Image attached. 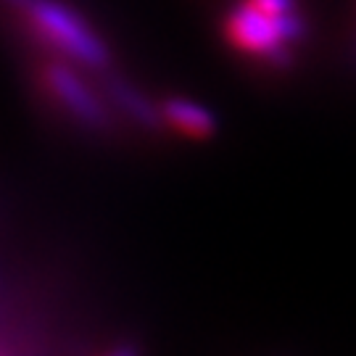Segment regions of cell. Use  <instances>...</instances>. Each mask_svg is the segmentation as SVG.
I'll return each mask as SVG.
<instances>
[{
  "label": "cell",
  "instance_id": "obj_1",
  "mask_svg": "<svg viewBox=\"0 0 356 356\" xmlns=\"http://www.w3.org/2000/svg\"><path fill=\"white\" fill-rule=\"evenodd\" d=\"M42 45L69 58L85 72L103 74L111 69V51L88 19L61 0H29L19 13Z\"/></svg>",
  "mask_w": 356,
  "mask_h": 356
},
{
  "label": "cell",
  "instance_id": "obj_2",
  "mask_svg": "<svg viewBox=\"0 0 356 356\" xmlns=\"http://www.w3.org/2000/svg\"><path fill=\"white\" fill-rule=\"evenodd\" d=\"M40 82L45 92L53 98V103L64 111L66 116L74 119L88 132H111L114 119H111V108H108V98L101 95L95 88H90L82 79L79 69L66 64L61 58H48L40 66Z\"/></svg>",
  "mask_w": 356,
  "mask_h": 356
},
{
  "label": "cell",
  "instance_id": "obj_3",
  "mask_svg": "<svg viewBox=\"0 0 356 356\" xmlns=\"http://www.w3.org/2000/svg\"><path fill=\"white\" fill-rule=\"evenodd\" d=\"M225 35L238 51L245 56H254L261 64H267L272 53H277L288 45L277 32L275 16L256 8L251 0L229 8L225 16Z\"/></svg>",
  "mask_w": 356,
  "mask_h": 356
},
{
  "label": "cell",
  "instance_id": "obj_4",
  "mask_svg": "<svg viewBox=\"0 0 356 356\" xmlns=\"http://www.w3.org/2000/svg\"><path fill=\"white\" fill-rule=\"evenodd\" d=\"M101 90L116 111H122L127 119H132L138 127L148 129V132H159V129L164 127L161 106H156L145 92H140V90L135 88L132 82H127L122 74H116L111 69L103 72Z\"/></svg>",
  "mask_w": 356,
  "mask_h": 356
},
{
  "label": "cell",
  "instance_id": "obj_5",
  "mask_svg": "<svg viewBox=\"0 0 356 356\" xmlns=\"http://www.w3.org/2000/svg\"><path fill=\"white\" fill-rule=\"evenodd\" d=\"M161 114H164V124L177 129L185 138H195V140H206L216 132L214 114L188 98H166L161 103Z\"/></svg>",
  "mask_w": 356,
  "mask_h": 356
},
{
  "label": "cell",
  "instance_id": "obj_6",
  "mask_svg": "<svg viewBox=\"0 0 356 356\" xmlns=\"http://www.w3.org/2000/svg\"><path fill=\"white\" fill-rule=\"evenodd\" d=\"M275 22H277V32H280V38L285 40L288 45L301 42V40H306V35H309V24H306V19L296 11V8H293V11L280 13V16H275Z\"/></svg>",
  "mask_w": 356,
  "mask_h": 356
},
{
  "label": "cell",
  "instance_id": "obj_7",
  "mask_svg": "<svg viewBox=\"0 0 356 356\" xmlns=\"http://www.w3.org/2000/svg\"><path fill=\"white\" fill-rule=\"evenodd\" d=\"M251 3L264 13H269V16H280V13L296 8V0H251Z\"/></svg>",
  "mask_w": 356,
  "mask_h": 356
},
{
  "label": "cell",
  "instance_id": "obj_8",
  "mask_svg": "<svg viewBox=\"0 0 356 356\" xmlns=\"http://www.w3.org/2000/svg\"><path fill=\"white\" fill-rule=\"evenodd\" d=\"M26 3H29V0H0V6H3V8H8V11H13V13L24 11Z\"/></svg>",
  "mask_w": 356,
  "mask_h": 356
},
{
  "label": "cell",
  "instance_id": "obj_9",
  "mask_svg": "<svg viewBox=\"0 0 356 356\" xmlns=\"http://www.w3.org/2000/svg\"><path fill=\"white\" fill-rule=\"evenodd\" d=\"M108 356H138V351H135L132 346H124V348H116V351H111Z\"/></svg>",
  "mask_w": 356,
  "mask_h": 356
},
{
  "label": "cell",
  "instance_id": "obj_10",
  "mask_svg": "<svg viewBox=\"0 0 356 356\" xmlns=\"http://www.w3.org/2000/svg\"><path fill=\"white\" fill-rule=\"evenodd\" d=\"M351 56H354V64H356V40H354V53H351Z\"/></svg>",
  "mask_w": 356,
  "mask_h": 356
}]
</instances>
